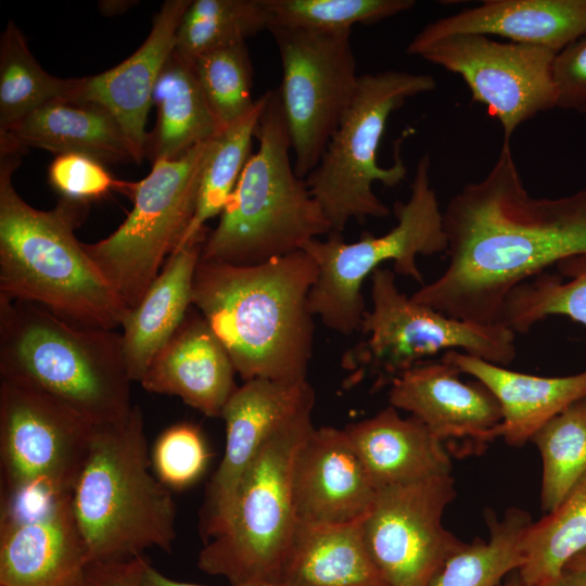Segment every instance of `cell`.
I'll use <instances>...</instances> for the list:
<instances>
[{
	"label": "cell",
	"instance_id": "1",
	"mask_svg": "<svg viewBox=\"0 0 586 586\" xmlns=\"http://www.w3.org/2000/svg\"><path fill=\"white\" fill-rule=\"evenodd\" d=\"M443 216L448 264L410 297L453 318L500 323L513 288L563 258L586 253V189L532 196L511 143L502 142L488 174L463 186Z\"/></svg>",
	"mask_w": 586,
	"mask_h": 586
},
{
	"label": "cell",
	"instance_id": "2",
	"mask_svg": "<svg viewBox=\"0 0 586 586\" xmlns=\"http://www.w3.org/2000/svg\"><path fill=\"white\" fill-rule=\"evenodd\" d=\"M317 275L304 250L252 266L200 259L192 306L243 382L307 380L315 329L309 293Z\"/></svg>",
	"mask_w": 586,
	"mask_h": 586
},
{
	"label": "cell",
	"instance_id": "3",
	"mask_svg": "<svg viewBox=\"0 0 586 586\" xmlns=\"http://www.w3.org/2000/svg\"><path fill=\"white\" fill-rule=\"evenodd\" d=\"M23 151L0 141V298L39 304L78 326L120 328L130 308L74 232L85 207L26 203L12 180Z\"/></svg>",
	"mask_w": 586,
	"mask_h": 586
},
{
	"label": "cell",
	"instance_id": "4",
	"mask_svg": "<svg viewBox=\"0 0 586 586\" xmlns=\"http://www.w3.org/2000/svg\"><path fill=\"white\" fill-rule=\"evenodd\" d=\"M0 378L33 385L93 426L133 407L122 333L74 324L36 303L0 298Z\"/></svg>",
	"mask_w": 586,
	"mask_h": 586
},
{
	"label": "cell",
	"instance_id": "5",
	"mask_svg": "<svg viewBox=\"0 0 586 586\" xmlns=\"http://www.w3.org/2000/svg\"><path fill=\"white\" fill-rule=\"evenodd\" d=\"M150 467L138 405L125 419L93 428L71 492L90 563L135 558L153 547L171 552L176 505Z\"/></svg>",
	"mask_w": 586,
	"mask_h": 586
},
{
	"label": "cell",
	"instance_id": "6",
	"mask_svg": "<svg viewBox=\"0 0 586 586\" xmlns=\"http://www.w3.org/2000/svg\"><path fill=\"white\" fill-rule=\"evenodd\" d=\"M252 153L239 181L208 232L201 259L235 266L262 264L303 250L332 232L305 178L294 170L279 90H268Z\"/></svg>",
	"mask_w": 586,
	"mask_h": 586
},
{
	"label": "cell",
	"instance_id": "7",
	"mask_svg": "<svg viewBox=\"0 0 586 586\" xmlns=\"http://www.w3.org/2000/svg\"><path fill=\"white\" fill-rule=\"evenodd\" d=\"M435 88L436 80L429 74L388 69L359 75L351 104L318 164L305 178L332 232L341 233L351 219L362 222L368 217L390 215L372 184L393 188L406 178L407 167L398 150L392 166L378 164L386 123L408 98Z\"/></svg>",
	"mask_w": 586,
	"mask_h": 586
},
{
	"label": "cell",
	"instance_id": "8",
	"mask_svg": "<svg viewBox=\"0 0 586 586\" xmlns=\"http://www.w3.org/2000/svg\"><path fill=\"white\" fill-rule=\"evenodd\" d=\"M311 410L279 429L249 467L224 530L199 552L196 564L205 574L225 577L231 585L281 583L297 525L293 468L315 428Z\"/></svg>",
	"mask_w": 586,
	"mask_h": 586
},
{
	"label": "cell",
	"instance_id": "9",
	"mask_svg": "<svg viewBox=\"0 0 586 586\" xmlns=\"http://www.w3.org/2000/svg\"><path fill=\"white\" fill-rule=\"evenodd\" d=\"M430 157L417 163L408 201L393 206L397 225L385 234L364 233L347 243L331 232L326 241L314 239L303 250L315 260L317 279L309 293L311 313L323 324L343 335L359 330L365 314L361 288L381 264L392 260L394 272L423 284L418 255L447 251L444 216L430 181Z\"/></svg>",
	"mask_w": 586,
	"mask_h": 586
},
{
	"label": "cell",
	"instance_id": "10",
	"mask_svg": "<svg viewBox=\"0 0 586 586\" xmlns=\"http://www.w3.org/2000/svg\"><path fill=\"white\" fill-rule=\"evenodd\" d=\"M371 300L372 309L365 311L359 326L368 337L342 358L349 384L369 375L374 387H382L442 351L461 349L504 367L515 357L512 330L453 318L417 303L399 291L390 269L371 275Z\"/></svg>",
	"mask_w": 586,
	"mask_h": 586
},
{
	"label": "cell",
	"instance_id": "11",
	"mask_svg": "<svg viewBox=\"0 0 586 586\" xmlns=\"http://www.w3.org/2000/svg\"><path fill=\"white\" fill-rule=\"evenodd\" d=\"M215 138L174 160L153 163L149 175L136 182L133 206L124 222L107 238L82 243L130 309L183 240L195 213L203 169Z\"/></svg>",
	"mask_w": 586,
	"mask_h": 586
},
{
	"label": "cell",
	"instance_id": "12",
	"mask_svg": "<svg viewBox=\"0 0 586 586\" xmlns=\"http://www.w3.org/2000/svg\"><path fill=\"white\" fill-rule=\"evenodd\" d=\"M93 428L33 385L0 378L1 500L71 494Z\"/></svg>",
	"mask_w": 586,
	"mask_h": 586
},
{
	"label": "cell",
	"instance_id": "13",
	"mask_svg": "<svg viewBox=\"0 0 586 586\" xmlns=\"http://www.w3.org/2000/svg\"><path fill=\"white\" fill-rule=\"evenodd\" d=\"M282 80L278 88L294 170L301 178L318 164L355 94L359 75L352 33L272 26Z\"/></svg>",
	"mask_w": 586,
	"mask_h": 586
},
{
	"label": "cell",
	"instance_id": "14",
	"mask_svg": "<svg viewBox=\"0 0 586 586\" xmlns=\"http://www.w3.org/2000/svg\"><path fill=\"white\" fill-rule=\"evenodd\" d=\"M455 497L451 473L377 491L362 530L387 586H430L445 562L467 546L443 525Z\"/></svg>",
	"mask_w": 586,
	"mask_h": 586
},
{
	"label": "cell",
	"instance_id": "15",
	"mask_svg": "<svg viewBox=\"0 0 586 586\" xmlns=\"http://www.w3.org/2000/svg\"><path fill=\"white\" fill-rule=\"evenodd\" d=\"M462 77L472 99L485 105L502 128L505 143L537 114L556 109V53L502 42L479 34L451 35L411 53Z\"/></svg>",
	"mask_w": 586,
	"mask_h": 586
},
{
	"label": "cell",
	"instance_id": "16",
	"mask_svg": "<svg viewBox=\"0 0 586 586\" xmlns=\"http://www.w3.org/2000/svg\"><path fill=\"white\" fill-rule=\"evenodd\" d=\"M314 404L315 393L307 380L257 378L238 386L220 417L226 426L225 453L200 511L199 527L205 542L224 530L239 484L266 442Z\"/></svg>",
	"mask_w": 586,
	"mask_h": 586
},
{
	"label": "cell",
	"instance_id": "17",
	"mask_svg": "<svg viewBox=\"0 0 586 586\" xmlns=\"http://www.w3.org/2000/svg\"><path fill=\"white\" fill-rule=\"evenodd\" d=\"M443 360L423 361L391 383L390 405L411 413L446 447L474 451L498 437V400L481 382H463Z\"/></svg>",
	"mask_w": 586,
	"mask_h": 586
},
{
	"label": "cell",
	"instance_id": "18",
	"mask_svg": "<svg viewBox=\"0 0 586 586\" xmlns=\"http://www.w3.org/2000/svg\"><path fill=\"white\" fill-rule=\"evenodd\" d=\"M89 564L71 494L1 514L0 586H82Z\"/></svg>",
	"mask_w": 586,
	"mask_h": 586
},
{
	"label": "cell",
	"instance_id": "19",
	"mask_svg": "<svg viewBox=\"0 0 586 586\" xmlns=\"http://www.w3.org/2000/svg\"><path fill=\"white\" fill-rule=\"evenodd\" d=\"M297 522L314 525L361 520L377 495L345 430L314 428L297 451L292 476Z\"/></svg>",
	"mask_w": 586,
	"mask_h": 586
},
{
	"label": "cell",
	"instance_id": "20",
	"mask_svg": "<svg viewBox=\"0 0 586 586\" xmlns=\"http://www.w3.org/2000/svg\"><path fill=\"white\" fill-rule=\"evenodd\" d=\"M192 0H166L154 15L144 42L125 61L78 78L76 99L106 109L118 122L140 162L145 157V125L153 92L164 65L176 47L177 31Z\"/></svg>",
	"mask_w": 586,
	"mask_h": 586
},
{
	"label": "cell",
	"instance_id": "21",
	"mask_svg": "<svg viewBox=\"0 0 586 586\" xmlns=\"http://www.w3.org/2000/svg\"><path fill=\"white\" fill-rule=\"evenodd\" d=\"M459 34L498 36L558 53L586 35V0H486L429 23L406 52Z\"/></svg>",
	"mask_w": 586,
	"mask_h": 586
},
{
	"label": "cell",
	"instance_id": "22",
	"mask_svg": "<svg viewBox=\"0 0 586 586\" xmlns=\"http://www.w3.org/2000/svg\"><path fill=\"white\" fill-rule=\"evenodd\" d=\"M235 373L204 317L190 308L139 383L150 393L177 396L203 415L217 418L238 388Z\"/></svg>",
	"mask_w": 586,
	"mask_h": 586
},
{
	"label": "cell",
	"instance_id": "23",
	"mask_svg": "<svg viewBox=\"0 0 586 586\" xmlns=\"http://www.w3.org/2000/svg\"><path fill=\"white\" fill-rule=\"evenodd\" d=\"M442 359L484 384L499 403L498 437L522 446L550 419L586 397V370L566 377H540L506 369L480 357L448 351Z\"/></svg>",
	"mask_w": 586,
	"mask_h": 586
},
{
	"label": "cell",
	"instance_id": "24",
	"mask_svg": "<svg viewBox=\"0 0 586 586\" xmlns=\"http://www.w3.org/2000/svg\"><path fill=\"white\" fill-rule=\"evenodd\" d=\"M209 230L176 249L122 328L125 364L140 382L154 356L178 330L192 306L193 280Z\"/></svg>",
	"mask_w": 586,
	"mask_h": 586
},
{
	"label": "cell",
	"instance_id": "25",
	"mask_svg": "<svg viewBox=\"0 0 586 586\" xmlns=\"http://www.w3.org/2000/svg\"><path fill=\"white\" fill-rule=\"evenodd\" d=\"M377 491L450 474L446 447L415 417L391 405L345 429Z\"/></svg>",
	"mask_w": 586,
	"mask_h": 586
},
{
	"label": "cell",
	"instance_id": "26",
	"mask_svg": "<svg viewBox=\"0 0 586 586\" xmlns=\"http://www.w3.org/2000/svg\"><path fill=\"white\" fill-rule=\"evenodd\" d=\"M0 140L23 150L80 153L102 163H140L114 116L100 104L80 99L47 103L0 133Z\"/></svg>",
	"mask_w": 586,
	"mask_h": 586
},
{
	"label": "cell",
	"instance_id": "27",
	"mask_svg": "<svg viewBox=\"0 0 586 586\" xmlns=\"http://www.w3.org/2000/svg\"><path fill=\"white\" fill-rule=\"evenodd\" d=\"M362 520L332 525L297 522L281 583L286 586H387L368 550Z\"/></svg>",
	"mask_w": 586,
	"mask_h": 586
},
{
	"label": "cell",
	"instance_id": "28",
	"mask_svg": "<svg viewBox=\"0 0 586 586\" xmlns=\"http://www.w3.org/2000/svg\"><path fill=\"white\" fill-rule=\"evenodd\" d=\"M152 102L157 118L145 144V157L152 164L174 160L221 132L199 84L194 61L176 49L162 69Z\"/></svg>",
	"mask_w": 586,
	"mask_h": 586
},
{
	"label": "cell",
	"instance_id": "29",
	"mask_svg": "<svg viewBox=\"0 0 586 586\" xmlns=\"http://www.w3.org/2000/svg\"><path fill=\"white\" fill-rule=\"evenodd\" d=\"M518 571L526 586H539L559 575L586 549V475L552 511L531 522L522 540Z\"/></svg>",
	"mask_w": 586,
	"mask_h": 586
},
{
	"label": "cell",
	"instance_id": "30",
	"mask_svg": "<svg viewBox=\"0 0 586 586\" xmlns=\"http://www.w3.org/2000/svg\"><path fill=\"white\" fill-rule=\"evenodd\" d=\"M78 78L46 72L13 21L0 37V133L33 112L59 99H76Z\"/></svg>",
	"mask_w": 586,
	"mask_h": 586
},
{
	"label": "cell",
	"instance_id": "31",
	"mask_svg": "<svg viewBox=\"0 0 586 586\" xmlns=\"http://www.w3.org/2000/svg\"><path fill=\"white\" fill-rule=\"evenodd\" d=\"M559 272L570 278L542 272L513 288L507 295L500 323L526 333L538 321L562 315L586 327V253L557 263Z\"/></svg>",
	"mask_w": 586,
	"mask_h": 586
},
{
	"label": "cell",
	"instance_id": "32",
	"mask_svg": "<svg viewBox=\"0 0 586 586\" xmlns=\"http://www.w3.org/2000/svg\"><path fill=\"white\" fill-rule=\"evenodd\" d=\"M531 522L530 515L517 508L501 519L491 512L488 540L467 544L445 562L430 586H498L507 574L522 566L521 540Z\"/></svg>",
	"mask_w": 586,
	"mask_h": 586
},
{
	"label": "cell",
	"instance_id": "33",
	"mask_svg": "<svg viewBox=\"0 0 586 586\" xmlns=\"http://www.w3.org/2000/svg\"><path fill=\"white\" fill-rule=\"evenodd\" d=\"M267 100L268 91L256 100L246 116L214 139L201 178L195 213L179 246L208 230L206 222L224 211L252 155L253 139Z\"/></svg>",
	"mask_w": 586,
	"mask_h": 586
},
{
	"label": "cell",
	"instance_id": "34",
	"mask_svg": "<svg viewBox=\"0 0 586 586\" xmlns=\"http://www.w3.org/2000/svg\"><path fill=\"white\" fill-rule=\"evenodd\" d=\"M264 0H193L183 14L176 51L194 61L202 54L245 42L269 29Z\"/></svg>",
	"mask_w": 586,
	"mask_h": 586
},
{
	"label": "cell",
	"instance_id": "35",
	"mask_svg": "<svg viewBox=\"0 0 586 586\" xmlns=\"http://www.w3.org/2000/svg\"><path fill=\"white\" fill-rule=\"evenodd\" d=\"M531 442L542 457L540 498L547 513L586 475V397L545 423Z\"/></svg>",
	"mask_w": 586,
	"mask_h": 586
},
{
	"label": "cell",
	"instance_id": "36",
	"mask_svg": "<svg viewBox=\"0 0 586 586\" xmlns=\"http://www.w3.org/2000/svg\"><path fill=\"white\" fill-rule=\"evenodd\" d=\"M272 26L322 33H352L356 24L372 25L406 12L413 0H264ZM269 27V28H270Z\"/></svg>",
	"mask_w": 586,
	"mask_h": 586
},
{
	"label": "cell",
	"instance_id": "37",
	"mask_svg": "<svg viewBox=\"0 0 586 586\" xmlns=\"http://www.w3.org/2000/svg\"><path fill=\"white\" fill-rule=\"evenodd\" d=\"M195 74L207 105L222 131L256 105L252 98L253 68L245 42L207 52L194 60Z\"/></svg>",
	"mask_w": 586,
	"mask_h": 586
},
{
	"label": "cell",
	"instance_id": "38",
	"mask_svg": "<svg viewBox=\"0 0 586 586\" xmlns=\"http://www.w3.org/2000/svg\"><path fill=\"white\" fill-rule=\"evenodd\" d=\"M151 466L169 489H184L204 474L209 450L201 430L189 422L168 426L156 438Z\"/></svg>",
	"mask_w": 586,
	"mask_h": 586
},
{
	"label": "cell",
	"instance_id": "39",
	"mask_svg": "<svg viewBox=\"0 0 586 586\" xmlns=\"http://www.w3.org/2000/svg\"><path fill=\"white\" fill-rule=\"evenodd\" d=\"M48 181L60 200L88 206L111 193L132 195L136 182L116 179L102 162L80 153L58 154L48 168Z\"/></svg>",
	"mask_w": 586,
	"mask_h": 586
},
{
	"label": "cell",
	"instance_id": "40",
	"mask_svg": "<svg viewBox=\"0 0 586 586\" xmlns=\"http://www.w3.org/2000/svg\"><path fill=\"white\" fill-rule=\"evenodd\" d=\"M556 109L586 113V35L556 53Z\"/></svg>",
	"mask_w": 586,
	"mask_h": 586
},
{
	"label": "cell",
	"instance_id": "41",
	"mask_svg": "<svg viewBox=\"0 0 586 586\" xmlns=\"http://www.w3.org/2000/svg\"><path fill=\"white\" fill-rule=\"evenodd\" d=\"M143 556L117 561L93 562L87 568L82 586H140Z\"/></svg>",
	"mask_w": 586,
	"mask_h": 586
},
{
	"label": "cell",
	"instance_id": "42",
	"mask_svg": "<svg viewBox=\"0 0 586 586\" xmlns=\"http://www.w3.org/2000/svg\"><path fill=\"white\" fill-rule=\"evenodd\" d=\"M140 586H204L199 584L183 583L169 578L153 568L146 560L141 572ZM230 586H286L282 583H255Z\"/></svg>",
	"mask_w": 586,
	"mask_h": 586
},
{
	"label": "cell",
	"instance_id": "43",
	"mask_svg": "<svg viewBox=\"0 0 586 586\" xmlns=\"http://www.w3.org/2000/svg\"><path fill=\"white\" fill-rule=\"evenodd\" d=\"M539 586H586V571L564 570L558 577Z\"/></svg>",
	"mask_w": 586,
	"mask_h": 586
},
{
	"label": "cell",
	"instance_id": "44",
	"mask_svg": "<svg viewBox=\"0 0 586 586\" xmlns=\"http://www.w3.org/2000/svg\"><path fill=\"white\" fill-rule=\"evenodd\" d=\"M136 1L128 0H115V1H101L99 2V9L102 14L116 15L127 11L130 7L135 5Z\"/></svg>",
	"mask_w": 586,
	"mask_h": 586
},
{
	"label": "cell",
	"instance_id": "45",
	"mask_svg": "<svg viewBox=\"0 0 586 586\" xmlns=\"http://www.w3.org/2000/svg\"><path fill=\"white\" fill-rule=\"evenodd\" d=\"M564 570L570 571H586V549L575 557H573L568 564L565 565Z\"/></svg>",
	"mask_w": 586,
	"mask_h": 586
},
{
	"label": "cell",
	"instance_id": "46",
	"mask_svg": "<svg viewBox=\"0 0 586 586\" xmlns=\"http://www.w3.org/2000/svg\"><path fill=\"white\" fill-rule=\"evenodd\" d=\"M502 586H526L521 579L519 573L513 574L511 577H508L506 583Z\"/></svg>",
	"mask_w": 586,
	"mask_h": 586
}]
</instances>
